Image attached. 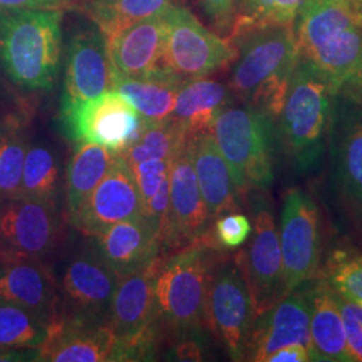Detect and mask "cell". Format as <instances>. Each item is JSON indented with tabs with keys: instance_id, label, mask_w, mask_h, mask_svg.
<instances>
[{
	"instance_id": "1",
	"label": "cell",
	"mask_w": 362,
	"mask_h": 362,
	"mask_svg": "<svg viewBox=\"0 0 362 362\" xmlns=\"http://www.w3.org/2000/svg\"><path fill=\"white\" fill-rule=\"evenodd\" d=\"M294 30L300 57L338 94L362 101V0H308Z\"/></svg>"
},
{
	"instance_id": "2",
	"label": "cell",
	"mask_w": 362,
	"mask_h": 362,
	"mask_svg": "<svg viewBox=\"0 0 362 362\" xmlns=\"http://www.w3.org/2000/svg\"><path fill=\"white\" fill-rule=\"evenodd\" d=\"M228 39L238 52L227 85L233 100L258 109L275 124L300 58L294 25L254 27Z\"/></svg>"
},
{
	"instance_id": "3",
	"label": "cell",
	"mask_w": 362,
	"mask_h": 362,
	"mask_svg": "<svg viewBox=\"0 0 362 362\" xmlns=\"http://www.w3.org/2000/svg\"><path fill=\"white\" fill-rule=\"evenodd\" d=\"M220 250L203 238L167 257L155 286L153 327L160 341L180 342L207 327L208 282Z\"/></svg>"
},
{
	"instance_id": "4",
	"label": "cell",
	"mask_w": 362,
	"mask_h": 362,
	"mask_svg": "<svg viewBox=\"0 0 362 362\" xmlns=\"http://www.w3.org/2000/svg\"><path fill=\"white\" fill-rule=\"evenodd\" d=\"M337 94L333 82L300 57L275 122L278 141L299 173H310L322 164Z\"/></svg>"
},
{
	"instance_id": "5",
	"label": "cell",
	"mask_w": 362,
	"mask_h": 362,
	"mask_svg": "<svg viewBox=\"0 0 362 362\" xmlns=\"http://www.w3.org/2000/svg\"><path fill=\"white\" fill-rule=\"evenodd\" d=\"M64 11L0 10V73L27 91H50L62 58Z\"/></svg>"
},
{
	"instance_id": "6",
	"label": "cell",
	"mask_w": 362,
	"mask_h": 362,
	"mask_svg": "<svg viewBox=\"0 0 362 362\" xmlns=\"http://www.w3.org/2000/svg\"><path fill=\"white\" fill-rule=\"evenodd\" d=\"M209 132L231 169L240 199L272 187L278 141L272 118L250 105L233 104L220 112Z\"/></svg>"
},
{
	"instance_id": "7",
	"label": "cell",
	"mask_w": 362,
	"mask_h": 362,
	"mask_svg": "<svg viewBox=\"0 0 362 362\" xmlns=\"http://www.w3.org/2000/svg\"><path fill=\"white\" fill-rule=\"evenodd\" d=\"M167 257L163 251L148 266L118 281L106 317L119 342L118 361H143L156 356L161 342L153 327L156 279Z\"/></svg>"
},
{
	"instance_id": "8",
	"label": "cell",
	"mask_w": 362,
	"mask_h": 362,
	"mask_svg": "<svg viewBox=\"0 0 362 362\" xmlns=\"http://www.w3.org/2000/svg\"><path fill=\"white\" fill-rule=\"evenodd\" d=\"M267 189L248 192L252 206V233L235 254L251 294L257 318L288 294L279 242V230ZM246 196V197H247Z\"/></svg>"
},
{
	"instance_id": "9",
	"label": "cell",
	"mask_w": 362,
	"mask_h": 362,
	"mask_svg": "<svg viewBox=\"0 0 362 362\" xmlns=\"http://www.w3.org/2000/svg\"><path fill=\"white\" fill-rule=\"evenodd\" d=\"M236 47L227 37L208 30L188 8L170 3L161 71L189 81L208 77L236 58Z\"/></svg>"
},
{
	"instance_id": "10",
	"label": "cell",
	"mask_w": 362,
	"mask_h": 362,
	"mask_svg": "<svg viewBox=\"0 0 362 362\" xmlns=\"http://www.w3.org/2000/svg\"><path fill=\"white\" fill-rule=\"evenodd\" d=\"M207 329L227 349L231 360L243 361L251 327L257 320L246 278L233 257L223 251L215 259L208 282Z\"/></svg>"
},
{
	"instance_id": "11",
	"label": "cell",
	"mask_w": 362,
	"mask_h": 362,
	"mask_svg": "<svg viewBox=\"0 0 362 362\" xmlns=\"http://www.w3.org/2000/svg\"><path fill=\"white\" fill-rule=\"evenodd\" d=\"M279 242L288 293L318 276L324 263V230L313 196L290 188L284 199Z\"/></svg>"
},
{
	"instance_id": "12",
	"label": "cell",
	"mask_w": 362,
	"mask_h": 362,
	"mask_svg": "<svg viewBox=\"0 0 362 362\" xmlns=\"http://www.w3.org/2000/svg\"><path fill=\"white\" fill-rule=\"evenodd\" d=\"M57 204L18 194L0 200V262L42 260L57 246Z\"/></svg>"
},
{
	"instance_id": "13",
	"label": "cell",
	"mask_w": 362,
	"mask_h": 362,
	"mask_svg": "<svg viewBox=\"0 0 362 362\" xmlns=\"http://www.w3.org/2000/svg\"><path fill=\"white\" fill-rule=\"evenodd\" d=\"M327 149L341 204L362 226V101L337 94Z\"/></svg>"
},
{
	"instance_id": "14",
	"label": "cell",
	"mask_w": 362,
	"mask_h": 362,
	"mask_svg": "<svg viewBox=\"0 0 362 362\" xmlns=\"http://www.w3.org/2000/svg\"><path fill=\"white\" fill-rule=\"evenodd\" d=\"M119 278L94 246L69 259L57 279L62 320L106 321Z\"/></svg>"
},
{
	"instance_id": "15",
	"label": "cell",
	"mask_w": 362,
	"mask_h": 362,
	"mask_svg": "<svg viewBox=\"0 0 362 362\" xmlns=\"http://www.w3.org/2000/svg\"><path fill=\"white\" fill-rule=\"evenodd\" d=\"M64 133L74 143L103 145L122 153L139 136L143 118L116 90H107L61 118Z\"/></svg>"
},
{
	"instance_id": "16",
	"label": "cell",
	"mask_w": 362,
	"mask_h": 362,
	"mask_svg": "<svg viewBox=\"0 0 362 362\" xmlns=\"http://www.w3.org/2000/svg\"><path fill=\"white\" fill-rule=\"evenodd\" d=\"M113 73L106 38L94 23L78 27L66 45L61 118L81 105L112 90Z\"/></svg>"
},
{
	"instance_id": "17",
	"label": "cell",
	"mask_w": 362,
	"mask_h": 362,
	"mask_svg": "<svg viewBox=\"0 0 362 362\" xmlns=\"http://www.w3.org/2000/svg\"><path fill=\"white\" fill-rule=\"evenodd\" d=\"M211 216L200 192L189 139L172 158L169 172V208L163 230V251H177L209 231Z\"/></svg>"
},
{
	"instance_id": "18",
	"label": "cell",
	"mask_w": 362,
	"mask_h": 362,
	"mask_svg": "<svg viewBox=\"0 0 362 362\" xmlns=\"http://www.w3.org/2000/svg\"><path fill=\"white\" fill-rule=\"evenodd\" d=\"M298 286L255 320L247 338L243 361L266 362L274 351L303 345L311 351L310 281Z\"/></svg>"
},
{
	"instance_id": "19",
	"label": "cell",
	"mask_w": 362,
	"mask_h": 362,
	"mask_svg": "<svg viewBox=\"0 0 362 362\" xmlns=\"http://www.w3.org/2000/svg\"><path fill=\"white\" fill-rule=\"evenodd\" d=\"M141 215L143 203L133 172L118 155L104 179L69 220L79 233L95 236L117 223Z\"/></svg>"
},
{
	"instance_id": "20",
	"label": "cell",
	"mask_w": 362,
	"mask_h": 362,
	"mask_svg": "<svg viewBox=\"0 0 362 362\" xmlns=\"http://www.w3.org/2000/svg\"><path fill=\"white\" fill-rule=\"evenodd\" d=\"M170 6V4H169ZM168 8L106 39L113 77L143 78L161 71Z\"/></svg>"
},
{
	"instance_id": "21",
	"label": "cell",
	"mask_w": 362,
	"mask_h": 362,
	"mask_svg": "<svg viewBox=\"0 0 362 362\" xmlns=\"http://www.w3.org/2000/svg\"><path fill=\"white\" fill-rule=\"evenodd\" d=\"M0 302L30 311L47 324L61 320L57 278L43 260L0 262Z\"/></svg>"
},
{
	"instance_id": "22",
	"label": "cell",
	"mask_w": 362,
	"mask_h": 362,
	"mask_svg": "<svg viewBox=\"0 0 362 362\" xmlns=\"http://www.w3.org/2000/svg\"><path fill=\"white\" fill-rule=\"evenodd\" d=\"M119 342L106 321L59 320L52 325L46 342L39 348L38 361H118Z\"/></svg>"
},
{
	"instance_id": "23",
	"label": "cell",
	"mask_w": 362,
	"mask_h": 362,
	"mask_svg": "<svg viewBox=\"0 0 362 362\" xmlns=\"http://www.w3.org/2000/svg\"><path fill=\"white\" fill-rule=\"evenodd\" d=\"M93 246L121 279L141 270L163 252V242L143 215L93 236Z\"/></svg>"
},
{
	"instance_id": "24",
	"label": "cell",
	"mask_w": 362,
	"mask_h": 362,
	"mask_svg": "<svg viewBox=\"0 0 362 362\" xmlns=\"http://www.w3.org/2000/svg\"><path fill=\"white\" fill-rule=\"evenodd\" d=\"M199 188L211 219L240 208L231 169L221 155L211 132L189 139Z\"/></svg>"
},
{
	"instance_id": "25",
	"label": "cell",
	"mask_w": 362,
	"mask_h": 362,
	"mask_svg": "<svg viewBox=\"0 0 362 362\" xmlns=\"http://www.w3.org/2000/svg\"><path fill=\"white\" fill-rule=\"evenodd\" d=\"M310 339L314 361L350 362L344 320L333 287L322 276L310 281Z\"/></svg>"
},
{
	"instance_id": "26",
	"label": "cell",
	"mask_w": 362,
	"mask_h": 362,
	"mask_svg": "<svg viewBox=\"0 0 362 362\" xmlns=\"http://www.w3.org/2000/svg\"><path fill=\"white\" fill-rule=\"evenodd\" d=\"M233 101L228 86L216 79H189L182 82L179 89L170 118L191 139L209 132L220 112Z\"/></svg>"
},
{
	"instance_id": "27",
	"label": "cell",
	"mask_w": 362,
	"mask_h": 362,
	"mask_svg": "<svg viewBox=\"0 0 362 362\" xmlns=\"http://www.w3.org/2000/svg\"><path fill=\"white\" fill-rule=\"evenodd\" d=\"M117 153L103 145L76 143L66 168V208L71 219L116 161Z\"/></svg>"
},
{
	"instance_id": "28",
	"label": "cell",
	"mask_w": 362,
	"mask_h": 362,
	"mask_svg": "<svg viewBox=\"0 0 362 362\" xmlns=\"http://www.w3.org/2000/svg\"><path fill=\"white\" fill-rule=\"evenodd\" d=\"M182 82L169 74L149 77H113L112 90L122 94L144 121L160 122L172 117L176 97Z\"/></svg>"
},
{
	"instance_id": "29",
	"label": "cell",
	"mask_w": 362,
	"mask_h": 362,
	"mask_svg": "<svg viewBox=\"0 0 362 362\" xmlns=\"http://www.w3.org/2000/svg\"><path fill=\"white\" fill-rule=\"evenodd\" d=\"M31 143L25 117L0 116V200L21 194L22 170Z\"/></svg>"
},
{
	"instance_id": "30",
	"label": "cell",
	"mask_w": 362,
	"mask_h": 362,
	"mask_svg": "<svg viewBox=\"0 0 362 362\" xmlns=\"http://www.w3.org/2000/svg\"><path fill=\"white\" fill-rule=\"evenodd\" d=\"M61 185V160L52 145L31 141L27 149L21 194L57 204Z\"/></svg>"
},
{
	"instance_id": "31",
	"label": "cell",
	"mask_w": 362,
	"mask_h": 362,
	"mask_svg": "<svg viewBox=\"0 0 362 362\" xmlns=\"http://www.w3.org/2000/svg\"><path fill=\"white\" fill-rule=\"evenodd\" d=\"M172 0H90L88 13L91 23L112 38L124 30L165 11Z\"/></svg>"
},
{
	"instance_id": "32",
	"label": "cell",
	"mask_w": 362,
	"mask_h": 362,
	"mask_svg": "<svg viewBox=\"0 0 362 362\" xmlns=\"http://www.w3.org/2000/svg\"><path fill=\"white\" fill-rule=\"evenodd\" d=\"M188 139L180 125L172 118L160 122H148L143 119L139 136L119 156L129 167L149 160L170 161Z\"/></svg>"
},
{
	"instance_id": "33",
	"label": "cell",
	"mask_w": 362,
	"mask_h": 362,
	"mask_svg": "<svg viewBox=\"0 0 362 362\" xmlns=\"http://www.w3.org/2000/svg\"><path fill=\"white\" fill-rule=\"evenodd\" d=\"M52 325L33 313L0 302V348L39 349L47 339Z\"/></svg>"
},
{
	"instance_id": "34",
	"label": "cell",
	"mask_w": 362,
	"mask_h": 362,
	"mask_svg": "<svg viewBox=\"0 0 362 362\" xmlns=\"http://www.w3.org/2000/svg\"><path fill=\"white\" fill-rule=\"evenodd\" d=\"M308 0H239L227 38L248 28L294 25Z\"/></svg>"
},
{
	"instance_id": "35",
	"label": "cell",
	"mask_w": 362,
	"mask_h": 362,
	"mask_svg": "<svg viewBox=\"0 0 362 362\" xmlns=\"http://www.w3.org/2000/svg\"><path fill=\"white\" fill-rule=\"evenodd\" d=\"M318 276H322L339 296L362 306V252L337 247L325 260Z\"/></svg>"
},
{
	"instance_id": "36",
	"label": "cell",
	"mask_w": 362,
	"mask_h": 362,
	"mask_svg": "<svg viewBox=\"0 0 362 362\" xmlns=\"http://www.w3.org/2000/svg\"><path fill=\"white\" fill-rule=\"evenodd\" d=\"M252 233V221L238 211L220 215L215 219L211 238L220 250H235L243 246Z\"/></svg>"
},
{
	"instance_id": "37",
	"label": "cell",
	"mask_w": 362,
	"mask_h": 362,
	"mask_svg": "<svg viewBox=\"0 0 362 362\" xmlns=\"http://www.w3.org/2000/svg\"><path fill=\"white\" fill-rule=\"evenodd\" d=\"M170 163L172 160H149L130 167L143 204L160 189L165 179H168Z\"/></svg>"
},
{
	"instance_id": "38",
	"label": "cell",
	"mask_w": 362,
	"mask_h": 362,
	"mask_svg": "<svg viewBox=\"0 0 362 362\" xmlns=\"http://www.w3.org/2000/svg\"><path fill=\"white\" fill-rule=\"evenodd\" d=\"M334 294L344 320L350 358L353 362H362V306L337 291Z\"/></svg>"
},
{
	"instance_id": "39",
	"label": "cell",
	"mask_w": 362,
	"mask_h": 362,
	"mask_svg": "<svg viewBox=\"0 0 362 362\" xmlns=\"http://www.w3.org/2000/svg\"><path fill=\"white\" fill-rule=\"evenodd\" d=\"M239 0H199V4L211 25L228 35L238 10Z\"/></svg>"
},
{
	"instance_id": "40",
	"label": "cell",
	"mask_w": 362,
	"mask_h": 362,
	"mask_svg": "<svg viewBox=\"0 0 362 362\" xmlns=\"http://www.w3.org/2000/svg\"><path fill=\"white\" fill-rule=\"evenodd\" d=\"M169 208V177L161 184L160 189L143 204V216L161 238ZM163 242V239H161Z\"/></svg>"
},
{
	"instance_id": "41",
	"label": "cell",
	"mask_w": 362,
	"mask_h": 362,
	"mask_svg": "<svg viewBox=\"0 0 362 362\" xmlns=\"http://www.w3.org/2000/svg\"><path fill=\"white\" fill-rule=\"evenodd\" d=\"M71 7V0H0V10H58Z\"/></svg>"
},
{
	"instance_id": "42",
	"label": "cell",
	"mask_w": 362,
	"mask_h": 362,
	"mask_svg": "<svg viewBox=\"0 0 362 362\" xmlns=\"http://www.w3.org/2000/svg\"><path fill=\"white\" fill-rule=\"evenodd\" d=\"M314 361L310 349L303 345H288L274 351L266 362H308Z\"/></svg>"
},
{
	"instance_id": "43",
	"label": "cell",
	"mask_w": 362,
	"mask_h": 362,
	"mask_svg": "<svg viewBox=\"0 0 362 362\" xmlns=\"http://www.w3.org/2000/svg\"><path fill=\"white\" fill-rule=\"evenodd\" d=\"M175 356L180 361H202V348L194 338L182 339L173 348Z\"/></svg>"
},
{
	"instance_id": "44",
	"label": "cell",
	"mask_w": 362,
	"mask_h": 362,
	"mask_svg": "<svg viewBox=\"0 0 362 362\" xmlns=\"http://www.w3.org/2000/svg\"><path fill=\"white\" fill-rule=\"evenodd\" d=\"M39 349H1L0 362L38 361Z\"/></svg>"
},
{
	"instance_id": "45",
	"label": "cell",
	"mask_w": 362,
	"mask_h": 362,
	"mask_svg": "<svg viewBox=\"0 0 362 362\" xmlns=\"http://www.w3.org/2000/svg\"><path fill=\"white\" fill-rule=\"evenodd\" d=\"M8 103V91L6 89V85L0 81V110Z\"/></svg>"
}]
</instances>
